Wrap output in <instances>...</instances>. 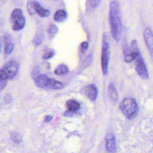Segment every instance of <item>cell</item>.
Listing matches in <instances>:
<instances>
[{
    "label": "cell",
    "instance_id": "29",
    "mask_svg": "<svg viewBox=\"0 0 153 153\" xmlns=\"http://www.w3.org/2000/svg\"><path fill=\"white\" fill-rule=\"evenodd\" d=\"M53 118V117L51 115H46L45 118H44V121L45 123H47V122H50Z\"/></svg>",
    "mask_w": 153,
    "mask_h": 153
},
{
    "label": "cell",
    "instance_id": "7",
    "mask_svg": "<svg viewBox=\"0 0 153 153\" xmlns=\"http://www.w3.org/2000/svg\"><path fill=\"white\" fill-rule=\"evenodd\" d=\"M136 60V71L137 74L142 78L147 79L148 78V73L143 62V60L140 54H138L135 59Z\"/></svg>",
    "mask_w": 153,
    "mask_h": 153
},
{
    "label": "cell",
    "instance_id": "2",
    "mask_svg": "<svg viewBox=\"0 0 153 153\" xmlns=\"http://www.w3.org/2000/svg\"><path fill=\"white\" fill-rule=\"evenodd\" d=\"M122 113L129 119L134 118L138 113V106L135 100L131 97L124 99L120 105Z\"/></svg>",
    "mask_w": 153,
    "mask_h": 153
},
{
    "label": "cell",
    "instance_id": "28",
    "mask_svg": "<svg viewBox=\"0 0 153 153\" xmlns=\"http://www.w3.org/2000/svg\"><path fill=\"white\" fill-rule=\"evenodd\" d=\"M75 112H74V111H66L64 113V115L65 116H67V117H71V116H72L74 115V113Z\"/></svg>",
    "mask_w": 153,
    "mask_h": 153
},
{
    "label": "cell",
    "instance_id": "22",
    "mask_svg": "<svg viewBox=\"0 0 153 153\" xmlns=\"http://www.w3.org/2000/svg\"><path fill=\"white\" fill-rule=\"evenodd\" d=\"M33 1H28L27 4V9L30 15H33L35 13V10L33 5Z\"/></svg>",
    "mask_w": 153,
    "mask_h": 153
},
{
    "label": "cell",
    "instance_id": "19",
    "mask_svg": "<svg viewBox=\"0 0 153 153\" xmlns=\"http://www.w3.org/2000/svg\"><path fill=\"white\" fill-rule=\"evenodd\" d=\"M57 30H58L57 27L55 25H54V24L50 25L48 27V32L51 38H53L56 35Z\"/></svg>",
    "mask_w": 153,
    "mask_h": 153
},
{
    "label": "cell",
    "instance_id": "18",
    "mask_svg": "<svg viewBox=\"0 0 153 153\" xmlns=\"http://www.w3.org/2000/svg\"><path fill=\"white\" fill-rule=\"evenodd\" d=\"M68 72V68L65 65L62 64L58 66L55 69L54 73L57 75H63Z\"/></svg>",
    "mask_w": 153,
    "mask_h": 153
},
{
    "label": "cell",
    "instance_id": "10",
    "mask_svg": "<svg viewBox=\"0 0 153 153\" xmlns=\"http://www.w3.org/2000/svg\"><path fill=\"white\" fill-rule=\"evenodd\" d=\"M84 94L91 101H94L97 96V90L94 85L90 84L85 87L83 89Z\"/></svg>",
    "mask_w": 153,
    "mask_h": 153
},
{
    "label": "cell",
    "instance_id": "15",
    "mask_svg": "<svg viewBox=\"0 0 153 153\" xmlns=\"http://www.w3.org/2000/svg\"><path fill=\"white\" fill-rule=\"evenodd\" d=\"M63 87V84L57 81H56L53 79H48V83L47 84L46 88H51V89H61Z\"/></svg>",
    "mask_w": 153,
    "mask_h": 153
},
{
    "label": "cell",
    "instance_id": "9",
    "mask_svg": "<svg viewBox=\"0 0 153 153\" xmlns=\"http://www.w3.org/2000/svg\"><path fill=\"white\" fill-rule=\"evenodd\" d=\"M105 140L107 151L110 153L115 152L116 151V143L114 134L111 133H108L105 137Z\"/></svg>",
    "mask_w": 153,
    "mask_h": 153
},
{
    "label": "cell",
    "instance_id": "5",
    "mask_svg": "<svg viewBox=\"0 0 153 153\" xmlns=\"http://www.w3.org/2000/svg\"><path fill=\"white\" fill-rule=\"evenodd\" d=\"M139 53L136 39H133L131 41V48H130L127 44L124 45L123 47L124 59L125 62L127 63L131 62L132 60L135 59Z\"/></svg>",
    "mask_w": 153,
    "mask_h": 153
},
{
    "label": "cell",
    "instance_id": "30",
    "mask_svg": "<svg viewBox=\"0 0 153 153\" xmlns=\"http://www.w3.org/2000/svg\"><path fill=\"white\" fill-rule=\"evenodd\" d=\"M0 49H1V43H0Z\"/></svg>",
    "mask_w": 153,
    "mask_h": 153
},
{
    "label": "cell",
    "instance_id": "20",
    "mask_svg": "<svg viewBox=\"0 0 153 153\" xmlns=\"http://www.w3.org/2000/svg\"><path fill=\"white\" fill-rule=\"evenodd\" d=\"M42 40H43V35L42 33H38L34 38L33 40V43L36 45H38L41 44V42H42Z\"/></svg>",
    "mask_w": 153,
    "mask_h": 153
},
{
    "label": "cell",
    "instance_id": "24",
    "mask_svg": "<svg viewBox=\"0 0 153 153\" xmlns=\"http://www.w3.org/2000/svg\"><path fill=\"white\" fill-rule=\"evenodd\" d=\"M100 2V0H90V5L92 8L97 7Z\"/></svg>",
    "mask_w": 153,
    "mask_h": 153
},
{
    "label": "cell",
    "instance_id": "26",
    "mask_svg": "<svg viewBox=\"0 0 153 153\" xmlns=\"http://www.w3.org/2000/svg\"><path fill=\"white\" fill-rule=\"evenodd\" d=\"M38 75H39V71H38V69L35 68V69L33 70L32 72V78L34 79V78H35L36 76H37Z\"/></svg>",
    "mask_w": 153,
    "mask_h": 153
},
{
    "label": "cell",
    "instance_id": "8",
    "mask_svg": "<svg viewBox=\"0 0 153 153\" xmlns=\"http://www.w3.org/2000/svg\"><path fill=\"white\" fill-rule=\"evenodd\" d=\"M143 36L146 45L150 53L152 54L153 50V35L152 29L150 27H146L144 30Z\"/></svg>",
    "mask_w": 153,
    "mask_h": 153
},
{
    "label": "cell",
    "instance_id": "23",
    "mask_svg": "<svg viewBox=\"0 0 153 153\" xmlns=\"http://www.w3.org/2000/svg\"><path fill=\"white\" fill-rule=\"evenodd\" d=\"M54 55V51L53 50H50L48 52H47L46 53H45L43 56L42 58L44 59H50L52 57H53Z\"/></svg>",
    "mask_w": 153,
    "mask_h": 153
},
{
    "label": "cell",
    "instance_id": "4",
    "mask_svg": "<svg viewBox=\"0 0 153 153\" xmlns=\"http://www.w3.org/2000/svg\"><path fill=\"white\" fill-rule=\"evenodd\" d=\"M10 23L13 30L15 31L20 30L25 27L26 20L21 9L16 8L13 11L10 17Z\"/></svg>",
    "mask_w": 153,
    "mask_h": 153
},
{
    "label": "cell",
    "instance_id": "14",
    "mask_svg": "<svg viewBox=\"0 0 153 153\" xmlns=\"http://www.w3.org/2000/svg\"><path fill=\"white\" fill-rule=\"evenodd\" d=\"M67 19V13L63 10L57 11L54 16V19L57 22H63Z\"/></svg>",
    "mask_w": 153,
    "mask_h": 153
},
{
    "label": "cell",
    "instance_id": "25",
    "mask_svg": "<svg viewBox=\"0 0 153 153\" xmlns=\"http://www.w3.org/2000/svg\"><path fill=\"white\" fill-rule=\"evenodd\" d=\"M88 44L87 43V42L86 41H84V42H82L81 44V50L82 52H84L88 48Z\"/></svg>",
    "mask_w": 153,
    "mask_h": 153
},
{
    "label": "cell",
    "instance_id": "11",
    "mask_svg": "<svg viewBox=\"0 0 153 153\" xmlns=\"http://www.w3.org/2000/svg\"><path fill=\"white\" fill-rule=\"evenodd\" d=\"M4 43L5 48L4 52L5 54H10L14 47V44L13 42V37L8 33H7L4 35Z\"/></svg>",
    "mask_w": 153,
    "mask_h": 153
},
{
    "label": "cell",
    "instance_id": "3",
    "mask_svg": "<svg viewBox=\"0 0 153 153\" xmlns=\"http://www.w3.org/2000/svg\"><path fill=\"white\" fill-rule=\"evenodd\" d=\"M19 69V65L17 61H8L0 69V80L7 81L13 78L17 75Z\"/></svg>",
    "mask_w": 153,
    "mask_h": 153
},
{
    "label": "cell",
    "instance_id": "12",
    "mask_svg": "<svg viewBox=\"0 0 153 153\" xmlns=\"http://www.w3.org/2000/svg\"><path fill=\"white\" fill-rule=\"evenodd\" d=\"M37 87L39 88H46L49 78L45 75H38L34 79Z\"/></svg>",
    "mask_w": 153,
    "mask_h": 153
},
{
    "label": "cell",
    "instance_id": "6",
    "mask_svg": "<svg viewBox=\"0 0 153 153\" xmlns=\"http://www.w3.org/2000/svg\"><path fill=\"white\" fill-rule=\"evenodd\" d=\"M109 59V45L106 39V35L103 34V43L102 48L101 64L102 69L104 75H106L108 72V67Z\"/></svg>",
    "mask_w": 153,
    "mask_h": 153
},
{
    "label": "cell",
    "instance_id": "17",
    "mask_svg": "<svg viewBox=\"0 0 153 153\" xmlns=\"http://www.w3.org/2000/svg\"><path fill=\"white\" fill-rule=\"evenodd\" d=\"M108 91H109L110 98L112 100V101H113L115 103L117 102L118 100V94L115 86L112 84H110L109 85Z\"/></svg>",
    "mask_w": 153,
    "mask_h": 153
},
{
    "label": "cell",
    "instance_id": "16",
    "mask_svg": "<svg viewBox=\"0 0 153 153\" xmlns=\"http://www.w3.org/2000/svg\"><path fill=\"white\" fill-rule=\"evenodd\" d=\"M66 106L68 107L69 111L76 112L79 109L80 105L76 100L73 99H70L66 102Z\"/></svg>",
    "mask_w": 153,
    "mask_h": 153
},
{
    "label": "cell",
    "instance_id": "1",
    "mask_svg": "<svg viewBox=\"0 0 153 153\" xmlns=\"http://www.w3.org/2000/svg\"><path fill=\"white\" fill-rule=\"evenodd\" d=\"M109 20L111 34L114 39L118 41L121 36L122 20L119 4L116 1H112L110 4Z\"/></svg>",
    "mask_w": 153,
    "mask_h": 153
},
{
    "label": "cell",
    "instance_id": "27",
    "mask_svg": "<svg viewBox=\"0 0 153 153\" xmlns=\"http://www.w3.org/2000/svg\"><path fill=\"white\" fill-rule=\"evenodd\" d=\"M7 85L6 80H0V90H2Z\"/></svg>",
    "mask_w": 153,
    "mask_h": 153
},
{
    "label": "cell",
    "instance_id": "21",
    "mask_svg": "<svg viewBox=\"0 0 153 153\" xmlns=\"http://www.w3.org/2000/svg\"><path fill=\"white\" fill-rule=\"evenodd\" d=\"M11 139L15 143H19L22 140L20 135L18 133L13 132L11 134Z\"/></svg>",
    "mask_w": 153,
    "mask_h": 153
},
{
    "label": "cell",
    "instance_id": "13",
    "mask_svg": "<svg viewBox=\"0 0 153 153\" xmlns=\"http://www.w3.org/2000/svg\"><path fill=\"white\" fill-rule=\"evenodd\" d=\"M33 5L35 10V13H36L40 17H47L50 16V12L48 10L42 8L38 2L36 1H33Z\"/></svg>",
    "mask_w": 153,
    "mask_h": 153
}]
</instances>
